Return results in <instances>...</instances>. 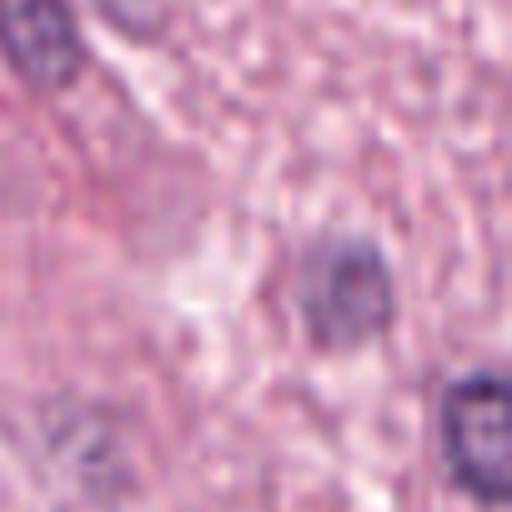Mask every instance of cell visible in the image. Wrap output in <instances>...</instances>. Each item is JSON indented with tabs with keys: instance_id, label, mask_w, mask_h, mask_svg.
<instances>
[{
	"instance_id": "cell-1",
	"label": "cell",
	"mask_w": 512,
	"mask_h": 512,
	"mask_svg": "<svg viewBox=\"0 0 512 512\" xmlns=\"http://www.w3.org/2000/svg\"><path fill=\"white\" fill-rule=\"evenodd\" d=\"M297 312L317 352H357L392 332L397 282L372 236H317L297 267Z\"/></svg>"
},
{
	"instance_id": "cell-2",
	"label": "cell",
	"mask_w": 512,
	"mask_h": 512,
	"mask_svg": "<svg viewBox=\"0 0 512 512\" xmlns=\"http://www.w3.org/2000/svg\"><path fill=\"white\" fill-rule=\"evenodd\" d=\"M437 447L457 492L482 507L512 497V387L497 367L462 372L437 402Z\"/></svg>"
},
{
	"instance_id": "cell-3",
	"label": "cell",
	"mask_w": 512,
	"mask_h": 512,
	"mask_svg": "<svg viewBox=\"0 0 512 512\" xmlns=\"http://www.w3.org/2000/svg\"><path fill=\"white\" fill-rule=\"evenodd\" d=\"M0 56L31 91H66L86 66L71 0H0Z\"/></svg>"
}]
</instances>
